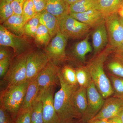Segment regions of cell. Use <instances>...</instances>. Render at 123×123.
I'll use <instances>...</instances> for the list:
<instances>
[{"label": "cell", "mask_w": 123, "mask_h": 123, "mask_svg": "<svg viewBox=\"0 0 123 123\" xmlns=\"http://www.w3.org/2000/svg\"><path fill=\"white\" fill-rule=\"evenodd\" d=\"M74 101L75 107L82 117L88 106L86 88L79 86L74 93Z\"/></svg>", "instance_id": "cell-22"}, {"label": "cell", "mask_w": 123, "mask_h": 123, "mask_svg": "<svg viewBox=\"0 0 123 123\" xmlns=\"http://www.w3.org/2000/svg\"><path fill=\"white\" fill-rule=\"evenodd\" d=\"M26 0H13L11 2L14 14L22 15L23 9Z\"/></svg>", "instance_id": "cell-34"}, {"label": "cell", "mask_w": 123, "mask_h": 123, "mask_svg": "<svg viewBox=\"0 0 123 123\" xmlns=\"http://www.w3.org/2000/svg\"><path fill=\"white\" fill-rule=\"evenodd\" d=\"M118 116L120 118V119L121 121L123 123V107L121 109L120 112L119 113Z\"/></svg>", "instance_id": "cell-44"}, {"label": "cell", "mask_w": 123, "mask_h": 123, "mask_svg": "<svg viewBox=\"0 0 123 123\" xmlns=\"http://www.w3.org/2000/svg\"><path fill=\"white\" fill-rule=\"evenodd\" d=\"M36 14L32 0H26L23 6L22 14L26 22L34 17Z\"/></svg>", "instance_id": "cell-32"}, {"label": "cell", "mask_w": 123, "mask_h": 123, "mask_svg": "<svg viewBox=\"0 0 123 123\" xmlns=\"http://www.w3.org/2000/svg\"><path fill=\"white\" fill-rule=\"evenodd\" d=\"M29 82L8 86L0 93V105L11 115L14 121L24 102Z\"/></svg>", "instance_id": "cell-3"}, {"label": "cell", "mask_w": 123, "mask_h": 123, "mask_svg": "<svg viewBox=\"0 0 123 123\" xmlns=\"http://www.w3.org/2000/svg\"><path fill=\"white\" fill-rule=\"evenodd\" d=\"M112 53L113 57L123 63V41L120 45L114 50Z\"/></svg>", "instance_id": "cell-38"}, {"label": "cell", "mask_w": 123, "mask_h": 123, "mask_svg": "<svg viewBox=\"0 0 123 123\" xmlns=\"http://www.w3.org/2000/svg\"><path fill=\"white\" fill-rule=\"evenodd\" d=\"M105 24L108 36V45L115 50L123 41V27L118 12L107 16Z\"/></svg>", "instance_id": "cell-10"}, {"label": "cell", "mask_w": 123, "mask_h": 123, "mask_svg": "<svg viewBox=\"0 0 123 123\" xmlns=\"http://www.w3.org/2000/svg\"><path fill=\"white\" fill-rule=\"evenodd\" d=\"M38 14L40 23L46 27L49 31L51 38H53L60 30L59 19L46 10Z\"/></svg>", "instance_id": "cell-18"}, {"label": "cell", "mask_w": 123, "mask_h": 123, "mask_svg": "<svg viewBox=\"0 0 123 123\" xmlns=\"http://www.w3.org/2000/svg\"><path fill=\"white\" fill-rule=\"evenodd\" d=\"M34 38L37 44L47 46L51 37L48 29L43 25L40 24Z\"/></svg>", "instance_id": "cell-25"}, {"label": "cell", "mask_w": 123, "mask_h": 123, "mask_svg": "<svg viewBox=\"0 0 123 123\" xmlns=\"http://www.w3.org/2000/svg\"><path fill=\"white\" fill-rule=\"evenodd\" d=\"M88 106L85 114L81 120L82 123L89 121L101 110L105 99L100 93L92 80L86 88Z\"/></svg>", "instance_id": "cell-6"}, {"label": "cell", "mask_w": 123, "mask_h": 123, "mask_svg": "<svg viewBox=\"0 0 123 123\" xmlns=\"http://www.w3.org/2000/svg\"><path fill=\"white\" fill-rule=\"evenodd\" d=\"M109 123H123L118 116L108 120Z\"/></svg>", "instance_id": "cell-40"}, {"label": "cell", "mask_w": 123, "mask_h": 123, "mask_svg": "<svg viewBox=\"0 0 123 123\" xmlns=\"http://www.w3.org/2000/svg\"><path fill=\"white\" fill-rule=\"evenodd\" d=\"M0 45L1 47H10L13 49L16 55L28 52L31 47L30 42L26 39L18 36L0 26Z\"/></svg>", "instance_id": "cell-7"}, {"label": "cell", "mask_w": 123, "mask_h": 123, "mask_svg": "<svg viewBox=\"0 0 123 123\" xmlns=\"http://www.w3.org/2000/svg\"><path fill=\"white\" fill-rule=\"evenodd\" d=\"M43 104L41 101L36 99L31 107V123H44L43 115Z\"/></svg>", "instance_id": "cell-27"}, {"label": "cell", "mask_w": 123, "mask_h": 123, "mask_svg": "<svg viewBox=\"0 0 123 123\" xmlns=\"http://www.w3.org/2000/svg\"><path fill=\"white\" fill-rule=\"evenodd\" d=\"M14 14L11 3L6 0H0V21L2 23Z\"/></svg>", "instance_id": "cell-31"}, {"label": "cell", "mask_w": 123, "mask_h": 123, "mask_svg": "<svg viewBox=\"0 0 123 123\" xmlns=\"http://www.w3.org/2000/svg\"><path fill=\"white\" fill-rule=\"evenodd\" d=\"M26 23L22 15L14 14L1 25L11 33L22 37L25 34L24 26Z\"/></svg>", "instance_id": "cell-16"}, {"label": "cell", "mask_w": 123, "mask_h": 123, "mask_svg": "<svg viewBox=\"0 0 123 123\" xmlns=\"http://www.w3.org/2000/svg\"><path fill=\"white\" fill-rule=\"evenodd\" d=\"M89 35L90 34H88L83 40L77 43L74 48V56L80 62H85L86 55L92 51L89 41Z\"/></svg>", "instance_id": "cell-21"}, {"label": "cell", "mask_w": 123, "mask_h": 123, "mask_svg": "<svg viewBox=\"0 0 123 123\" xmlns=\"http://www.w3.org/2000/svg\"><path fill=\"white\" fill-rule=\"evenodd\" d=\"M113 51L108 44L103 50L95 55L85 66L91 80L105 99L113 94L111 81L104 69V64Z\"/></svg>", "instance_id": "cell-2"}, {"label": "cell", "mask_w": 123, "mask_h": 123, "mask_svg": "<svg viewBox=\"0 0 123 123\" xmlns=\"http://www.w3.org/2000/svg\"><path fill=\"white\" fill-rule=\"evenodd\" d=\"M31 108H21L13 123H31Z\"/></svg>", "instance_id": "cell-33"}, {"label": "cell", "mask_w": 123, "mask_h": 123, "mask_svg": "<svg viewBox=\"0 0 123 123\" xmlns=\"http://www.w3.org/2000/svg\"><path fill=\"white\" fill-rule=\"evenodd\" d=\"M91 28L69 14L60 20V31L66 39H80L86 37L89 34Z\"/></svg>", "instance_id": "cell-5"}, {"label": "cell", "mask_w": 123, "mask_h": 123, "mask_svg": "<svg viewBox=\"0 0 123 123\" xmlns=\"http://www.w3.org/2000/svg\"><path fill=\"white\" fill-rule=\"evenodd\" d=\"M121 7H123V4H122V6H121Z\"/></svg>", "instance_id": "cell-47"}, {"label": "cell", "mask_w": 123, "mask_h": 123, "mask_svg": "<svg viewBox=\"0 0 123 123\" xmlns=\"http://www.w3.org/2000/svg\"><path fill=\"white\" fill-rule=\"evenodd\" d=\"M11 62V57L0 61V77H4L9 68Z\"/></svg>", "instance_id": "cell-36"}, {"label": "cell", "mask_w": 123, "mask_h": 123, "mask_svg": "<svg viewBox=\"0 0 123 123\" xmlns=\"http://www.w3.org/2000/svg\"><path fill=\"white\" fill-rule=\"evenodd\" d=\"M77 82L80 87L87 88L91 79L86 66H81L75 69Z\"/></svg>", "instance_id": "cell-26"}, {"label": "cell", "mask_w": 123, "mask_h": 123, "mask_svg": "<svg viewBox=\"0 0 123 123\" xmlns=\"http://www.w3.org/2000/svg\"><path fill=\"white\" fill-rule=\"evenodd\" d=\"M59 69L56 64L50 60L49 61L36 77L39 90L47 89L56 85L59 80L58 74Z\"/></svg>", "instance_id": "cell-12"}, {"label": "cell", "mask_w": 123, "mask_h": 123, "mask_svg": "<svg viewBox=\"0 0 123 123\" xmlns=\"http://www.w3.org/2000/svg\"><path fill=\"white\" fill-rule=\"evenodd\" d=\"M113 89V96L123 100V78L110 74L108 75Z\"/></svg>", "instance_id": "cell-24"}, {"label": "cell", "mask_w": 123, "mask_h": 123, "mask_svg": "<svg viewBox=\"0 0 123 123\" xmlns=\"http://www.w3.org/2000/svg\"><path fill=\"white\" fill-rule=\"evenodd\" d=\"M118 13L119 17L123 18V7H121L118 11Z\"/></svg>", "instance_id": "cell-42"}, {"label": "cell", "mask_w": 123, "mask_h": 123, "mask_svg": "<svg viewBox=\"0 0 123 123\" xmlns=\"http://www.w3.org/2000/svg\"><path fill=\"white\" fill-rule=\"evenodd\" d=\"M69 7L64 0H47L46 10L60 20L69 14Z\"/></svg>", "instance_id": "cell-17"}, {"label": "cell", "mask_w": 123, "mask_h": 123, "mask_svg": "<svg viewBox=\"0 0 123 123\" xmlns=\"http://www.w3.org/2000/svg\"><path fill=\"white\" fill-rule=\"evenodd\" d=\"M8 2H10V3H11L12 2V1L13 0H6Z\"/></svg>", "instance_id": "cell-46"}, {"label": "cell", "mask_w": 123, "mask_h": 123, "mask_svg": "<svg viewBox=\"0 0 123 123\" xmlns=\"http://www.w3.org/2000/svg\"><path fill=\"white\" fill-rule=\"evenodd\" d=\"M40 24L39 14L28 20L24 26V34L31 37L34 38L36 33Z\"/></svg>", "instance_id": "cell-28"}, {"label": "cell", "mask_w": 123, "mask_h": 123, "mask_svg": "<svg viewBox=\"0 0 123 123\" xmlns=\"http://www.w3.org/2000/svg\"><path fill=\"white\" fill-rule=\"evenodd\" d=\"M29 82V85L22 108H31L33 103L37 99L39 92V86L38 85L36 77Z\"/></svg>", "instance_id": "cell-20"}, {"label": "cell", "mask_w": 123, "mask_h": 123, "mask_svg": "<svg viewBox=\"0 0 123 123\" xmlns=\"http://www.w3.org/2000/svg\"><path fill=\"white\" fill-rule=\"evenodd\" d=\"M36 13H39L46 10L47 0H32Z\"/></svg>", "instance_id": "cell-37"}, {"label": "cell", "mask_w": 123, "mask_h": 123, "mask_svg": "<svg viewBox=\"0 0 123 123\" xmlns=\"http://www.w3.org/2000/svg\"><path fill=\"white\" fill-rule=\"evenodd\" d=\"M123 107V99L114 97H109L105 99L103 106L99 112L90 120H108L118 116Z\"/></svg>", "instance_id": "cell-13"}, {"label": "cell", "mask_w": 123, "mask_h": 123, "mask_svg": "<svg viewBox=\"0 0 123 123\" xmlns=\"http://www.w3.org/2000/svg\"><path fill=\"white\" fill-rule=\"evenodd\" d=\"M97 0H81L69 5V13L83 12L95 9Z\"/></svg>", "instance_id": "cell-23"}, {"label": "cell", "mask_w": 123, "mask_h": 123, "mask_svg": "<svg viewBox=\"0 0 123 123\" xmlns=\"http://www.w3.org/2000/svg\"><path fill=\"white\" fill-rule=\"evenodd\" d=\"M11 57L10 52L7 49L1 47L0 50V61L8 57Z\"/></svg>", "instance_id": "cell-39"}, {"label": "cell", "mask_w": 123, "mask_h": 123, "mask_svg": "<svg viewBox=\"0 0 123 123\" xmlns=\"http://www.w3.org/2000/svg\"><path fill=\"white\" fill-rule=\"evenodd\" d=\"M58 78L60 88L55 93L54 104L59 123H78L82 117L74 105V96L78 85H70L65 81L59 70Z\"/></svg>", "instance_id": "cell-1"}, {"label": "cell", "mask_w": 123, "mask_h": 123, "mask_svg": "<svg viewBox=\"0 0 123 123\" xmlns=\"http://www.w3.org/2000/svg\"><path fill=\"white\" fill-rule=\"evenodd\" d=\"M62 77L66 82L72 85H78L77 82L76 70L69 65L64 66L60 69Z\"/></svg>", "instance_id": "cell-30"}, {"label": "cell", "mask_w": 123, "mask_h": 123, "mask_svg": "<svg viewBox=\"0 0 123 123\" xmlns=\"http://www.w3.org/2000/svg\"><path fill=\"white\" fill-rule=\"evenodd\" d=\"M85 123H109L106 120H90Z\"/></svg>", "instance_id": "cell-41"}, {"label": "cell", "mask_w": 123, "mask_h": 123, "mask_svg": "<svg viewBox=\"0 0 123 123\" xmlns=\"http://www.w3.org/2000/svg\"><path fill=\"white\" fill-rule=\"evenodd\" d=\"M92 41L95 55L103 50L108 44V38L105 21L94 28Z\"/></svg>", "instance_id": "cell-15"}, {"label": "cell", "mask_w": 123, "mask_h": 123, "mask_svg": "<svg viewBox=\"0 0 123 123\" xmlns=\"http://www.w3.org/2000/svg\"><path fill=\"white\" fill-rule=\"evenodd\" d=\"M107 66L110 74L123 78V63L122 62L112 56Z\"/></svg>", "instance_id": "cell-29"}, {"label": "cell", "mask_w": 123, "mask_h": 123, "mask_svg": "<svg viewBox=\"0 0 123 123\" xmlns=\"http://www.w3.org/2000/svg\"><path fill=\"white\" fill-rule=\"evenodd\" d=\"M50 60L44 51L37 50L29 52L26 61L27 81L37 76Z\"/></svg>", "instance_id": "cell-8"}, {"label": "cell", "mask_w": 123, "mask_h": 123, "mask_svg": "<svg viewBox=\"0 0 123 123\" xmlns=\"http://www.w3.org/2000/svg\"><path fill=\"white\" fill-rule=\"evenodd\" d=\"M54 86L39 90L37 99L43 104V115L44 123H59L54 104Z\"/></svg>", "instance_id": "cell-9"}, {"label": "cell", "mask_w": 123, "mask_h": 123, "mask_svg": "<svg viewBox=\"0 0 123 123\" xmlns=\"http://www.w3.org/2000/svg\"><path fill=\"white\" fill-rule=\"evenodd\" d=\"M64 0L70 5L72 4H74L75 2L81 0Z\"/></svg>", "instance_id": "cell-43"}, {"label": "cell", "mask_w": 123, "mask_h": 123, "mask_svg": "<svg viewBox=\"0 0 123 123\" xmlns=\"http://www.w3.org/2000/svg\"><path fill=\"white\" fill-rule=\"evenodd\" d=\"M73 17L81 22L85 23L92 28H95L105 21L107 16L97 10H90L78 13H69Z\"/></svg>", "instance_id": "cell-14"}, {"label": "cell", "mask_w": 123, "mask_h": 123, "mask_svg": "<svg viewBox=\"0 0 123 123\" xmlns=\"http://www.w3.org/2000/svg\"><path fill=\"white\" fill-rule=\"evenodd\" d=\"M123 2V0H97L95 9L107 16L118 12Z\"/></svg>", "instance_id": "cell-19"}, {"label": "cell", "mask_w": 123, "mask_h": 123, "mask_svg": "<svg viewBox=\"0 0 123 123\" xmlns=\"http://www.w3.org/2000/svg\"><path fill=\"white\" fill-rule=\"evenodd\" d=\"M66 39L60 30L46 47L44 51L50 60L55 64L65 61L68 59L65 52Z\"/></svg>", "instance_id": "cell-11"}, {"label": "cell", "mask_w": 123, "mask_h": 123, "mask_svg": "<svg viewBox=\"0 0 123 123\" xmlns=\"http://www.w3.org/2000/svg\"><path fill=\"white\" fill-rule=\"evenodd\" d=\"M119 20L120 21V23L122 25V26H123V18L120 17H119Z\"/></svg>", "instance_id": "cell-45"}, {"label": "cell", "mask_w": 123, "mask_h": 123, "mask_svg": "<svg viewBox=\"0 0 123 123\" xmlns=\"http://www.w3.org/2000/svg\"><path fill=\"white\" fill-rule=\"evenodd\" d=\"M13 120L11 115L5 109L0 106V123H13Z\"/></svg>", "instance_id": "cell-35"}, {"label": "cell", "mask_w": 123, "mask_h": 123, "mask_svg": "<svg viewBox=\"0 0 123 123\" xmlns=\"http://www.w3.org/2000/svg\"><path fill=\"white\" fill-rule=\"evenodd\" d=\"M29 52L16 55L12 60L4 80L7 86L22 84L26 81V61Z\"/></svg>", "instance_id": "cell-4"}]
</instances>
